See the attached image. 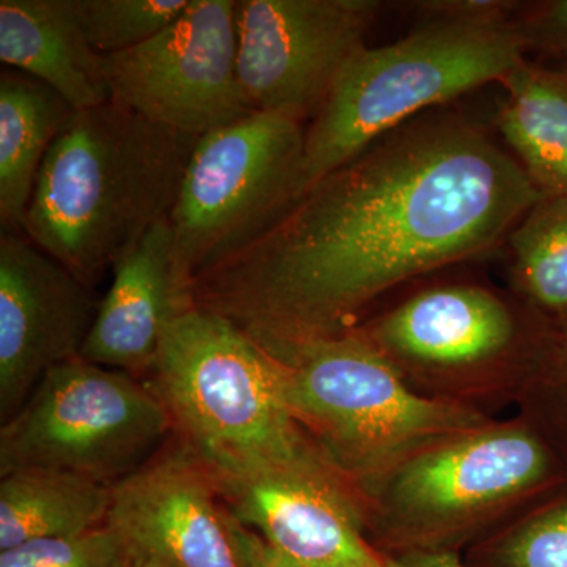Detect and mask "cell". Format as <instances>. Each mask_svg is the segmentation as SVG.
Masks as SVG:
<instances>
[{"mask_svg":"<svg viewBox=\"0 0 567 567\" xmlns=\"http://www.w3.org/2000/svg\"><path fill=\"white\" fill-rule=\"evenodd\" d=\"M543 197L475 122L420 115L324 175L262 237L200 276L194 301L257 342L347 333L399 284L494 248Z\"/></svg>","mask_w":567,"mask_h":567,"instance_id":"6da1fadb","label":"cell"},{"mask_svg":"<svg viewBox=\"0 0 567 567\" xmlns=\"http://www.w3.org/2000/svg\"><path fill=\"white\" fill-rule=\"evenodd\" d=\"M196 141L112 102L74 112L41 164L22 233L93 289L169 218Z\"/></svg>","mask_w":567,"mask_h":567,"instance_id":"7a4b0ae2","label":"cell"},{"mask_svg":"<svg viewBox=\"0 0 567 567\" xmlns=\"http://www.w3.org/2000/svg\"><path fill=\"white\" fill-rule=\"evenodd\" d=\"M259 346L278 364L284 401L297 423L365 494L417 451L488 423L470 406L417 393L357 328Z\"/></svg>","mask_w":567,"mask_h":567,"instance_id":"3957f363","label":"cell"},{"mask_svg":"<svg viewBox=\"0 0 567 567\" xmlns=\"http://www.w3.org/2000/svg\"><path fill=\"white\" fill-rule=\"evenodd\" d=\"M525 51L516 21L427 20L394 43L364 47L306 128L298 199L429 107L502 82Z\"/></svg>","mask_w":567,"mask_h":567,"instance_id":"277c9868","label":"cell"},{"mask_svg":"<svg viewBox=\"0 0 567 567\" xmlns=\"http://www.w3.org/2000/svg\"><path fill=\"white\" fill-rule=\"evenodd\" d=\"M151 374L183 445L213 475L278 464L316 446L284 401L275 358L219 312L194 306L177 317Z\"/></svg>","mask_w":567,"mask_h":567,"instance_id":"5b68a950","label":"cell"},{"mask_svg":"<svg viewBox=\"0 0 567 567\" xmlns=\"http://www.w3.org/2000/svg\"><path fill=\"white\" fill-rule=\"evenodd\" d=\"M303 123L252 112L199 137L169 215L175 268L189 287L262 237L298 199Z\"/></svg>","mask_w":567,"mask_h":567,"instance_id":"8992f818","label":"cell"},{"mask_svg":"<svg viewBox=\"0 0 567 567\" xmlns=\"http://www.w3.org/2000/svg\"><path fill=\"white\" fill-rule=\"evenodd\" d=\"M554 462L524 423L477 425L401 462L371 495L393 554L453 550L547 483Z\"/></svg>","mask_w":567,"mask_h":567,"instance_id":"52a82bcc","label":"cell"},{"mask_svg":"<svg viewBox=\"0 0 567 567\" xmlns=\"http://www.w3.org/2000/svg\"><path fill=\"white\" fill-rule=\"evenodd\" d=\"M0 431V475L61 470L112 484L173 429L162 399L133 374L76 360L52 368Z\"/></svg>","mask_w":567,"mask_h":567,"instance_id":"ba28073f","label":"cell"},{"mask_svg":"<svg viewBox=\"0 0 567 567\" xmlns=\"http://www.w3.org/2000/svg\"><path fill=\"white\" fill-rule=\"evenodd\" d=\"M103 65L112 103L193 140L254 112L238 78L234 0H192L158 35Z\"/></svg>","mask_w":567,"mask_h":567,"instance_id":"9c48e42d","label":"cell"},{"mask_svg":"<svg viewBox=\"0 0 567 567\" xmlns=\"http://www.w3.org/2000/svg\"><path fill=\"white\" fill-rule=\"evenodd\" d=\"M382 10L377 0L238 2V78L249 107L315 117Z\"/></svg>","mask_w":567,"mask_h":567,"instance_id":"30bf717a","label":"cell"},{"mask_svg":"<svg viewBox=\"0 0 567 567\" xmlns=\"http://www.w3.org/2000/svg\"><path fill=\"white\" fill-rule=\"evenodd\" d=\"M238 524L301 567H388L364 536L353 486L317 446L278 464L213 475Z\"/></svg>","mask_w":567,"mask_h":567,"instance_id":"8fae6325","label":"cell"},{"mask_svg":"<svg viewBox=\"0 0 567 567\" xmlns=\"http://www.w3.org/2000/svg\"><path fill=\"white\" fill-rule=\"evenodd\" d=\"M106 525L132 567H245L234 517L207 466L185 445L112 484Z\"/></svg>","mask_w":567,"mask_h":567,"instance_id":"7c38bea8","label":"cell"},{"mask_svg":"<svg viewBox=\"0 0 567 567\" xmlns=\"http://www.w3.org/2000/svg\"><path fill=\"white\" fill-rule=\"evenodd\" d=\"M100 300L24 233L0 235V416L10 420L48 372L80 358Z\"/></svg>","mask_w":567,"mask_h":567,"instance_id":"4fadbf2b","label":"cell"},{"mask_svg":"<svg viewBox=\"0 0 567 567\" xmlns=\"http://www.w3.org/2000/svg\"><path fill=\"white\" fill-rule=\"evenodd\" d=\"M357 330L399 369L434 375L491 368L513 354L520 339L513 308L468 284L423 290Z\"/></svg>","mask_w":567,"mask_h":567,"instance_id":"5bb4252c","label":"cell"},{"mask_svg":"<svg viewBox=\"0 0 567 567\" xmlns=\"http://www.w3.org/2000/svg\"><path fill=\"white\" fill-rule=\"evenodd\" d=\"M194 306L193 289L175 268L169 219H163L112 267L80 358L128 374L151 372L164 331Z\"/></svg>","mask_w":567,"mask_h":567,"instance_id":"9a60e30c","label":"cell"},{"mask_svg":"<svg viewBox=\"0 0 567 567\" xmlns=\"http://www.w3.org/2000/svg\"><path fill=\"white\" fill-rule=\"evenodd\" d=\"M0 61L43 82L76 112L111 102L103 55L85 39L74 0H2Z\"/></svg>","mask_w":567,"mask_h":567,"instance_id":"2e32d148","label":"cell"},{"mask_svg":"<svg viewBox=\"0 0 567 567\" xmlns=\"http://www.w3.org/2000/svg\"><path fill=\"white\" fill-rule=\"evenodd\" d=\"M74 112L43 82L17 70L0 74L2 230L22 233L41 164Z\"/></svg>","mask_w":567,"mask_h":567,"instance_id":"e0dca14e","label":"cell"},{"mask_svg":"<svg viewBox=\"0 0 567 567\" xmlns=\"http://www.w3.org/2000/svg\"><path fill=\"white\" fill-rule=\"evenodd\" d=\"M499 84L496 126L511 155L544 196H567V82L525 61Z\"/></svg>","mask_w":567,"mask_h":567,"instance_id":"ac0fdd59","label":"cell"},{"mask_svg":"<svg viewBox=\"0 0 567 567\" xmlns=\"http://www.w3.org/2000/svg\"><path fill=\"white\" fill-rule=\"evenodd\" d=\"M112 486L61 470H18L0 483V551L82 535L107 522Z\"/></svg>","mask_w":567,"mask_h":567,"instance_id":"d6986e66","label":"cell"},{"mask_svg":"<svg viewBox=\"0 0 567 567\" xmlns=\"http://www.w3.org/2000/svg\"><path fill=\"white\" fill-rule=\"evenodd\" d=\"M507 244L520 292L537 311L567 320V196H544Z\"/></svg>","mask_w":567,"mask_h":567,"instance_id":"ffe728a7","label":"cell"},{"mask_svg":"<svg viewBox=\"0 0 567 567\" xmlns=\"http://www.w3.org/2000/svg\"><path fill=\"white\" fill-rule=\"evenodd\" d=\"M192 0H74L85 39L100 55L140 47L163 32Z\"/></svg>","mask_w":567,"mask_h":567,"instance_id":"44dd1931","label":"cell"},{"mask_svg":"<svg viewBox=\"0 0 567 567\" xmlns=\"http://www.w3.org/2000/svg\"><path fill=\"white\" fill-rule=\"evenodd\" d=\"M0 567H132L121 536L110 527L31 540L0 551Z\"/></svg>","mask_w":567,"mask_h":567,"instance_id":"7402d4cb","label":"cell"},{"mask_svg":"<svg viewBox=\"0 0 567 567\" xmlns=\"http://www.w3.org/2000/svg\"><path fill=\"white\" fill-rule=\"evenodd\" d=\"M487 554L492 567H567V502L524 518Z\"/></svg>","mask_w":567,"mask_h":567,"instance_id":"603a6c76","label":"cell"},{"mask_svg":"<svg viewBox=\"0 0 567 567\" xmlns=\"http://www.w3.org/2000/svg\"><path fill=\"white\" fill-rule=\"evenodd\" d=\"M527 50L567 54V0L539 3L516 20Z\"/></svg>","mask_w":567,"mask_h":567,"instance_id":"cb8c5ba5","label":"cell"},{"mask_svg":"<svg viewBox=\"0 0 567 567\" xmlns=\"http://www.w3.org/2000/svg\"><path fill=\"white\" fill-rule=\"evenodd\" d=\"M416 9L427 14V20L468 22H514L522 3L503 0H434L417 2Z\"/></svg>","mask_w":567,"mask_h":567,"instance_id":"d4e9b609","label":"cell"},{"mask_svg":"<svg viewBox=\"0 0 567 567\" xmlns=\"http://www.w3.org/2000/svg\"><path fill=\"white\" fill-rule=\"evenodd\" d=\"M235 540L245 567H301L284 558L278 551L265 544L234 518Z\"/></svg>","mask_w":567,"mask_h":567,"instance_id":"484cf974","label":"cell"},{"mask_svg":"<svg viewBox=\"0 0 567 567\" xmlns=\"http://www.w3.org/2000/svg\"><path fill=\"white\" fill-rule=\"evenodd\" d=\"M388 567H466L454 550H410L385 557Z\"/></svg>","mask_w":567,"mask_h":567,"instance_id":"4316f807","label":"cell"},{"mask_svg":"<svg viewBox=\"0 0 567 567\" xmlns=\"http://www.w3.org/2000/svg\"><path fill=\"white\" fill-rule=\"evenodd\" d=\"M557 73L559 74V76L563 78V80L567 82V63H565V65H563L561 69H558Z\"/></svg>","mask_w":567,"mask_h":567,"instance_id":"83f0119b","label":"cell"}]
</instances>
